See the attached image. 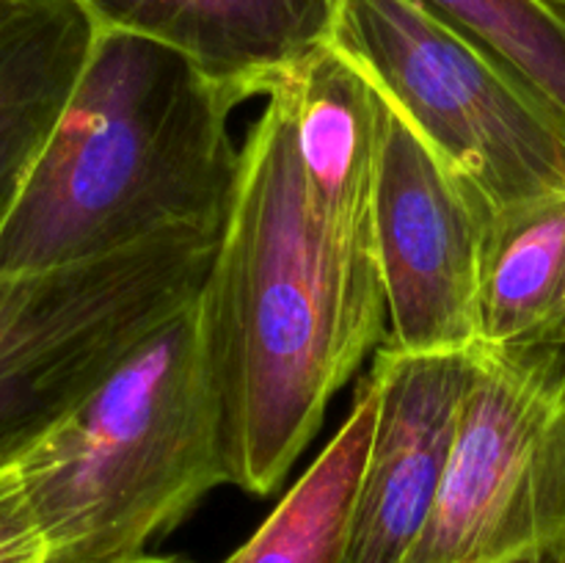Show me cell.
<instances>
[{
  "label": "cell",
  "mask_w": 565,
  "mask_h": 563,
  "mask_svg": "<svg viewBox=\"0 0 565 563\" xmlns=\"http://www.w3.org/2000/svg\"><path fill=\"white\" fill-rule=\"evenodd\" d=\"M199 309L230 484L274 495L390 320L375 208L315 191L279 92L241 149Z\"/></svg>",
  "instance_id": "cell-1"
},
{
  "label": "cell",
  "mask_w": 565,
  "mask_h": 563,
  "mask_svg": "<svg viewBox=\"0 0 565 563\" xmlns=\"http://www.w3.org/2000/svg\"><path fill=\"white\" fill-rule=\"evenodd\" d=\"M235 99L180 50L97 28L81 77L0 232V276L108 257L235 199Z\"/></svg>",
  "instance_id": "cell-2"
},
{
  "label": "cell",
  "mask_w": 565,
  "mask_h": 563,
  "mask_svg": "<svg viewBox=\"0 0 565 563\" xmlns=\"http://www.w3.org/2000/svg\"><path fill=\"white\" fill-rule=\"evenodd\" d=\"M47 563H130L230 484L196 301L20 458Z\"/></svg>",
  "instance_id": "cell-3"
},
{
  "label": "cell",
  "mask_w": 565,
  "mask_h": 563,
  "mask_svg": "<svg viewBox=\"0 0 565 563\" xmlns=\"http://www.w3.org/2000/svg\"><path fill=\"white\" fill-rule=\"evenodd\" d=\"M221 226H182L108 257L0 276V467L20 461L196 301Z\"/></svg>",
  "instance_id": "cell-4"
},
{
  "label": "cell",
  "mask_w": 565,
  "mask_h": 563,
  "mask_svg": "<svg viewBox=\"0 0 565 563\" xmlns=\"http://www.w3.org/2000/svg\"><path fill=\"white\" fill-rule=\"evenodd\" d=\"M329 42L494 210L565 193V125L414 0H340Z\"/></svg>",
  "instance_id": "cell-5"
},
{
  "label": "cell",
  "mask_w": 565,
  "mask_h": 563,
  "mask_svg": "<svg viewBox=\"0 0 565 563\" xmlns=\"http://www.w3.org/2000/svg\"><path fill=\"white\" fill-rule=\"evenodd\" d=\"M439 500L406 563H565V346H475Z\"/></svg>",
  "instance_id": "cell-6"
},
{
  "label": "cell",
  "mask_w": 565,
  "mask_h": 563,
  "mask_svg": "<svg viewBox=\"0 0 565 563\" xmlns=\"http://www.w3.org/2000/svg\"><path fill=\"white\" fill-rule=\"evenodd\" d=\"M494 208L384 103L375 246L386 293L384 348L472 351L480 254Z\"/></svg>",
  "instance_id": "cell-7"
},
{
  "label": "cell",
  "mask_w": 565,
  "mask_h": 563,
  "mask_svg": "<svg viewBox=\"0 0 565 563\" xmlns=\"http://www.w3.org/2000/svg\"><path fill=\"white\" fill-rule=\"evenodd\" d=\"M472 351L375 353L379 412L348 563H406L450 467Z\"/></svg>",
  "instance_id": "cell-8"
},
{
  "label": "cell",
  "mask_w": 565,
  "mask_h": 563,
  "mask_svg": "<svg viewBox=\"0 0 565 563\" xmlns=\"http://www.w3.org/2000/svg\"><path fill=\"white\" fill-rule=\"evenodd\" d=\"M99 28L180 50L235 103L268 97L329 42L340 0H77Z\"/></svg>",
  "instance_id": "cell-9"
},
{
  "label": "cell",
  "mask_w": 565,
  "mask_h": 563,
  "mask_svg": "<svg viewBox=\"0 0 565 563\" xmlns=\"http://www.w3.org/2000/svg\"><path fill=\"white\" fill-rule=\"evenodd\" d=\"M97 28L77 0H25L0 31V232L81 77Z\"/></svg>",
  "instance_id": "cell-10"
},
{
  "label": "cell",
  "mask_w": 565,
  "mask_h": 563,
  "mask_svg": "<svg viewBox=\"0 0 565 563\" xmlns=\"http://www.w3.org/2000/svg\"><path fill=\"white\" fill-rule=\"evenodd\" d=\"M478 318V346H565V193L491 213Z\"/></svg>",
  "instance_id": "cell-11"
},
{
  "label": "cell",
  "mask_w": 565,
  "mask_h": 563,
  "mask_svg": "<svg viewBox=\"0 0 565 563\" xmlns=\"http://www.w3.org/2000/svg\"><path fill=\"white\" fill-rule=\"evenodd\" d=\"M375 412L379 384L370 373L334 439L257 533L221 563H348Z\"/></svg>",
  "instance_id": "cell-12"
},
{
  "label": "cell",
  "mask_w": 565,
  "mask_h": 563,
  "mask_svg": "<svg viewBox=\"0 0 565 563\" xmlns=\"http://www.w3.org/2000/svg\"><path fill=\"white\" fill-rule=\"evenodd\" d=\"M461 33L565 125V3L414 0Z\"/></svg>",
  "instance_id": "cell-13"
},
{
  "label": "cell",
  "mask_w": 565,
  "mask_h": 563,
  "mask_svg": "<svg viewBox=\"0 0 565 563\" xmlns=\"http://www.w3.org/2000/svg\"><path fill=\"white\" fill-rule=\"evenodd\" d=\"M0 563H47V539L28 502L20 461L0 467Z\"/></svg>",
  "instance_id": "cell-14"
},
{
  "label": "cell",
  "mask_w": 565,
  "mask_h": 563,
  "mask_svg": "<svg viewBox=\"0 0 565 563\" xmlns=\"http://www.w3.org/2000/svg\"><path fill=\"white\" fill-rule=\"evenodd\" d=\"M22 3H25V0H0V31L9 25V20L22 9Z\"/></svg>",
  "instance_id": "cell-15"
},
{
  "label": "cell",
  "mask_w": 565,
  "mask_h": 563,
  "mask_svg": "<svg viewBox=\"0 0 565 563\" xmlns=\"http://www.w3.org/2000/svg\"><path fill=\"white\" fill-rule=\"evenodd\" d=\"M130 563H185V561H177V557H158V555H147V557H138V561Z\"/></svg>",
  "instance_id": "cell-16"
},
{
  "label": "cell",
  "mask_w": 565,
  "mask_h": 563,
  "mask_svg": "<svg viewBox=\"0 0 565 563\" xmlns=\"http://www.w3.org/2000/svg\"><path fill=\"white\" fill-rule=\"evenodd\" d=\"M561 3H565V0H561Z\"/></svg>",
  "instance_id": "cell-17"
}]
</instances>
